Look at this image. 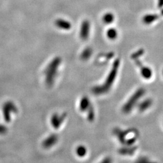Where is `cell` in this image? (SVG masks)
Masks as SVG:
<instances>
[{
    "label": "cell",
    "mask_w": 163,
    "mask_h": 163,
    "mask_svg": "<svg viewBox=\"0 0 163 163\" xmlns=\"http://www.w3.org/2000/svg\"><path fill=\"white\" fill-rule=\"evenodd\" d=\"M120 62L119 59H117L114 62L113 67L108 74V76L105 80L104 83H103L101 85L94 87L93 88L92 92L94 94L96 95L104 94L107 93L110 90L116 79L117 75L118 74V70L120 67Z\"/></svg>",
    "instance_id": "obj_1"
},
{
    "label": "cell",
    "mask_w": 163,
    "mask_h": 163,
    "mask_svg": "<svg viewBox=\"0 0 163 163\" xmlns=\"http://www.w3.org/2000/svg\"><path fill=\"white\" fill-rule=\"evenodd\" d=\"M114 56L113 53H103L100 54L98 56H97L96 62L98 64H104L105 63L108 62L109 59H111Z\"/></svg>",
    "instance_id": "obj_9"
},
{
    "label": "cell",
    "mask_w": 163,
    "mask_h": 163,
    "mask_svg": "<svg viewBox=\"0 0 163 163\" xmlns=\"http://www.w3.org/2000/svg\"><path fill=\"white\" fill-rule=\"evenodd\" d=\"M66 117H67V114L65 113H63L61 114L56 113L53 114V116L51 117V123L52 126L54 129H57L61 127V126L65 120Z\"/></svg>",
    "instance_id": "obj_5"
},
{
    "label": "cell",
    "mask_w": 163,
    "mask_h": 163,
    "mask_svg": "<svg viewBox=\"0 0 163 163\" xmlns=\"http://www.w3.org/2000/svg\"><path fill=\"white\" fill-rule=\"evenodd\" d=\"M136 150V147H129V148H121V149H120L119 152L121 154V155H132L133 154V153L135 152V150Z\"/></svg>",
    "instance_id": "obj_16"
},
{
    "label": "cell",
    "mask_w": 163,
    "mask_h": 163,
    "mask_svg": "<svg viewBox=\"0 0 163 163\" xmlns=\"http://www.w3.org/2000/svg\"><path fill=\"white\" fill-rule=\"evenodd\" d=\"M93 54V50L90 47L85 48L81 54V59L83 61H87L89 59Z\"/></svg>",
    "instance_id": "obj_13"
},
{
    "label": "cell",
    "mask_w": 163,
    "mask_h": 163,
    "mask_svg": "<svg viewBox=\"0 0 163 163\" xmlns=\"http://www.w3.org/2000/svg\"><path fill=\"white\" fill-rule=\"evenodd\" d=\"M58 141V137L56 134H51L46 138L43 142V146L44 148L48 149L54 146Z\"/></svg>",
    "instance_id": "obj_8"
},
{
    "label": "cell",
    "mask_w": 163,
    "mask_h": 163,
    "mask_svg": "<svg viewBox=\"0 0 163 163\" xmlns=\"http://www.w3.org/2000/svg\"><path fill=\"white\" fill-rule=\"evenodd\" d=\"M152 104V100L150 98H146L139 103L138 108L140 112H144L149 109Z\"/></svg>",
    "instance_id": "obj_11"
},
{
    "label": "cell",
    "mask_w": 163,
    "mask_h": 163,
    "mask_svg": "<svg viewBox=\"0 0 163 163\" xmlns=\"http://www.w3.org/2000/svg\"><path fill=\"white\" fill-rule=\"evenodd\" d=\"M87 111H88V120L90 121H93L94 118V116H95L94 108H93L92 106H91Z\"/></svg>",
    "instance_id": "obj_20"
},
{
    "label": "cell",
    "mask_w": 163,
    "mask_h": 163,
    "mask_svg": "<svg viewBox=\"0 0 163 163\" xmlns=\"http://www.w3.org/2000/svg\"><path fill=\"white\" fill-rule=\"evenodd\" d=\"M56 25L61 29L65 30H69L71 28V24L70 22L62 20V19H59L56 21Z\"/></svg>",
    "instance_id": "obj_12"
},
{
    "label": "cell",
    "mask_w": 163,
    "mask_h": 163,
    "mask_svg": "<svg viewBox=\"0 0 163 163\" xmlns=\"http://www.w3.org/2000/svg\"><path fill=\"white\" fill-rule=\"evenodd\" d=\"M87 152V148L82 145L78 146L76 149V154L79 157H83L86 155Z\"/></svg>",
    "instance_id": "obj_14"
},
{
    "label": "cell",
    "mask_w": 163,
    "mask_h": 163,
    "mask_svg": "<svg viewBox=\"0 0 163 163\" xmlns=\"http://www.w3.org/2000/svg\"><path fill=\"white\" fill-rule=\"evenodd\" d=\"M114 20V16L111 13H106L103 17V22L106 24H111Z\"/></svg>",
    "instance_id": "obj_15"
},
{
    "label": "cell",
    "mask_w": 163,
    "mask_h": 163,
    "mask_svg": "<svg viewBox=\"0 0 163 163\" xmlns=\"http://www.w3.org/2000/svg\"><path fill=\"white\" fill-rule=\"evenodd\" d=\"M107 35V37L111 40H114L116 39L118 36V33L117 31L115 28H110L107 31L106 33Z\"/></svg>",
    "instance_id": "obj_17"
},
{
    "label": "cell",
    "mask_w": 163,
    "mask_h": 163,
    "mask_svg": "<svg viewBox=\"0 0 163 163\" xmlns=\"http://www.w3.org/2000/svg\"><path fill=\"white\" fill-rule=\"evenodd\" d=\"M114 134L121 144L128 146L132 145L137 139L138 132L135 129H129L123 131L120 129L117 128L114 131Z\"/></svg>",
    "instance_id": "obj_3"
},
{
    "label": "cell",
    "mask_w": 163,
    "mask_h": 163,
    "mask_svg": "<svg viewBox=\"0 0 163 163\" xmlns=\"http://www.w3.org/2000/svg\"><path fill=\"white\" fill-rule=\"evenodd\" d=\"M91 106L89 98L87 96H84L82 98L80 102V109L82 112L87 111L90 107Z\"/></svg>",
    "instance_id": "obj_10"
},
{
    "label": "cell",
    "mask_w": 163,
    "mask_h": 163,
    "mask_svg": "<svg viewBox=\"0 0 163 163\" xmlns=\"http://www.w3.org/2000/svg\"><path fill=\"white\" fill-rule=\"evenodd\" d=\"M144 94L145 90L144 88H141L137 90L123 106V112L125 114L129 113L136 106V104L138 103L140 98L144 95Z\"/></svg>",
    "instance_id": "obj_4"
},
{
    "label": "cell",
    "mask_w": 163,
    "mask_h": 163,
    "mask_svg": "<svg viewBox=\"0 0 163 163\" xmlns=\"http://www.w3.org/2000/svg\"></svg>",
    "instance_id": "obj_21"
},
{
    "label": "cell",
    "mask_w": 163,
    "mask_h": 163,
    "mask_svg": "<svg viewBox=\"0 0 163 163\" xmlns=\"http://www.w3.org/2000/svg\"><path fill=\"white\" fill-rule=\"evenodd\" d=\"M135 62L137 64V65L140 68L141 74L143 78H144L145 79H149L152 77V71L150 68L143 66L141 62H140L139 59L135 60Z\"/></svg>",
    "instance_id": "obj_6"
},
{
    "label": "cell",
    "mask_w": 163,
    "mask_h": 163,
    "mask_svg": "<svg viewBox=\"0 0 163 163\" xmlns=\"http://www.w3.org/2000/svg\"><path fill=\"white\" fill-rule=\"evenodd\" d=\"M90 24L88 21H84L80 27V36L82 40H87L90 35Z\"/></svg>",
    "instance_id": "obj_7"
},
{
    "label": "cell",
    "mask_w": 163,
    "mask_h": 163,
    "mask_svg": "<svg viewBox=\"0 0 163 163\" xmlns=\"http://www.w3.org/2000/svg\"><path fill=\"white\" fill-rule=\"evenodd\" d=\"M144 53V51L143 49H140L139 50H138L137 51L135 52L134 53H133L131 55V58L133 60H135V59H139V57H140L141 56L143 55Z\"/></svg>",
    "instance_id": "obj_19"
},
{
    "label": "cell",
    "mask_w": 163,
    "mask_h": 163,
    "mask_svg": "<svg viewBox=\"0 0 163 163\" xmlns=\"http://www.w3.org/2000/svg\"><path fill=\"white\" fill-rule=\"evenodd\" d=\"M157 19V16L155 15H148L144 17L143 19V21L145 24H149L152 23L154 21H155Z\"/></svg>",
    "instance_id": "obj_18"
},
{
    "label": "cell",
    "mask_w": 163,
    "mask_h": 163,
    "mask_svg": "<svg viewBox=\"0 0 163 163\" xmlns=\"http://www.w3.org/2000/svg\"><path fill=\"white\" fill-rule=\"evenodd\" d=\"M61 62V58L56 57L47 65L44 71V75L46 77V83L48 87H51L53 85Z\"/></svg>",
    "instance_id": "obj_2"
}]
</instances>
